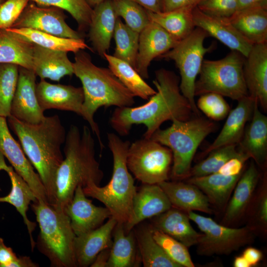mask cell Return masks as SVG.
Listing matches in <instances>:
<instances>
[{
  "label": "cell",
  "instance_id": "e0dca14e",
  "mask_svg": "<svg viewBox=\"0 0 267 267\" xmlns=\"http://www.w3.org/2000/svg\"><path fill=\"white\" fill-rule=\"evenodd\" d=\"M192 14L195 27L202 29L231 50L238 51L244 57L248 55L253 45L238 32L228 17L205 13L197 6Z\"/></svg>",
  "mask_w": 267,
  "mask_h": 267
},
{
  "label": "cell",
  "instance_id": "7dc6e473",
  "mask_svg": "<svg viewBox=\"0 0 267 267\" xmlns=\"http://www.w3.org/2000/svg\"><path fill=\"white\" fill-rule=\"evenodd\" d=\"M237 5L238 0H201L197 7L205 13L229 18L236 11Z\"/></svg>",
  "mask_w": 267,
  "mask_h": 267
},
{
  "label": "cell",
  "instance_id": "2e32d148",
  "mask_svg": "<svg viewBox=\"0 0 267 267\" xmlns=\"http://www.w3.org/2000/svg\"><path fill=\"white\" fill-rule=\"evenodd\" d=\"M179 42L158 24L150 21L139 33L136 70L144 79H148L151 61L173 48Z\"/></svg>",
  "mask_w": 267,
  "mask_h": 267
},
{
  "label": "cell",
  "instance_id": "d590c367",
  "mask_svg": "<svg viewBox=\"0 0 267 267\" xmlns=\"http://www.w3.org/2000/svg\"><path fill=\"white\" fill-rule=\"evenodd\" d=\"M104 58L108 63V68L135 97L148 100L156 92L128 63L107 53L104 54Z\"/></svg>",
  "mask_w": 267,
  "mask_h": 267
},
{
  "label": "cell",
  "instance_id": "bcb514c9",
  "mask_svg": "<svg viewBox=\"0 0 267 267\" xmlns=\"http://www.w3.org/2000/svg\"><path fill=\"white\" fill-rule=\"evenodd\" d=\"M29 0H4L0 4V29L11 28Z\"/></svg>",
  "mask_w": 267,
  "mask_h": 267
},
{
  "label": "cell",
  "instance_id": "f907efd6",
  "mask_svg": "<svg viewBox=\"0 0 267 267\" xmlns=\"http://www.w3.org/2000/svg\"><path fill=\"white\" fill-rule=\"evenodd\" d=\"M17 257L12 249L7 247L3 239L0 237V267H10Z\"/></svg>",
  "mask_w": 267,
  "mask_h": 267
},
{
  "label": "cell",
  "instance_id": "7c38bea8",
  "mask_svg": "<svg viewBox=\"0 0 267 267\" xmlns=\"http://www.w3.org/2000/svg\"><path fill=\"white\" fill-rule=\"evenodd\" d=\"M11 28H25L70 39H83L82 35L66 22L63 10L45 7L29 1Z\"/></svg>",
  "mask_w": 267,
  "mask_h": 267
},
{
  "label": "cell",
  "instance_id": "52a82bcc",
  "mask_svg": "<svg viewBox=\"0 0 267 267\" xmlns=\"http://www.w3.org/2000/svg\"><path fill=\"white\" fill-rule=\"evenodd\" d=\"M215 128L214 122L197 116L186 121L174 120L170 127L159 129L152 135L151 139L172 151L173 164L171 177L173 179L187 178L198 146Z\"/></svg>",
  "mask_w": 267,
  "mask_h": 267
},
{
  "label": "cell",
  "instance_id": "5b68a950",
  "mask_svg": "<svg viewBox=\"0 0 267 267\" xmlns=\"http://www.w3.org/2000/svg\"><path fill=\"white\" fill-rule=\"evenodd\" d=\"M108 147L113 156L111 179L104 186L90 183L83 187L85 195L102 203L118 222L126 223L132 212L133 202L136 192L134 179L127 164L131 142L123 140L116 134H107Z\"/></svg>",
  "mask_w": 267,
  "mask_h": 267
},
{
  "label": "cell",
  "instance_id": "9c48e42d",
  "mask_svg": "<svg viewBox=\"0 0 267 267\" xmlns=\"http://www.w3.org/2000/svg\"><path fill=\"white\" fill-rule=\"evenodd\" d=\"M209 36L204 30L196 27L189 36L159 57L175 62L180 76V91L188 101L196 116H200V111L194 100L195 84L204 55L212 49V46H204V40Z\"/></svg>",
  "mask_w": 267,
  "mask_h": 267
},
{
  "label": "cell",
  "instance_id": "4fadbf2b",
  "mask_svg": "<svg viewBox=\"0 0 267 267\" xmlns=\"http://www.w3.org/2000/svg\"><path fill=\"white\" fill-rule=\"evenodd\" d=\"M0 152L28 183L37 199L49 204L45 188L39 175L35 171L21 146L10 133L6 118L2 117H0Z\"/></svg>",
  "mask_w": 267,
  "mask_h": 267
},
{
  "label": "cell",
  "instance_id": "d6986e66",
  "mask_svg": "<svg viewBox=\"0 0 267 267\" xmlns=\"http://www.w3.org/2000/svg\"><path fill=\"white\" fill-rule=\"evenodd\" d=\"M248 94L267 111V43L254 44L243 65Z\"/></svg>",
  "mask_w": 267,
  "mask_h": 267
},
{
  "label": "cell",
  "instance_id": "816d5d0a",
  "mask_svg": "<svg viewBox=\"0 0 267 267\" xmlns=\"http://www.w3.org/2000/svg\"><path fill=\"white\" fill-rule=\"evenodd\" d=\"M242 255L246 260L251 267L257 266L263 258L262 251L253 247L246 248L243 251Z\"/></svg>",
  "mask_w": 267,
  "mask_h": 267
},
{
  "label": "cell",
  "instance_id": "ee69618b",
  "mask_svg": "<svg viewBox=\"0 0 267 267\" xmlns=\"http://www.w3.org/2000/svg\"><path fill=\"white\" fill-rule=\"evenodd\" d=\"M152 235L167 255L180 267H194L188 248L177 239L153 227Z\"/></svg>",
  "mask_w": 267,
  "mask_h": 267
},
{
  "label": "cell",
  "instance_id": "3957f363",
  "mask_svg": "<svg viewBox=\"0 0 267 267\" xmlns=\"http://www.w3.org/2000/svg\"><path fill=\"white\" fill-rule=\"evenodd\" d=\"M92 131L84 126L82 132L71 125L64 143L63 160L55 178V203L62 210L72 199L77 187L90 183L99 185L103 172L95 158V141Z\"/></svg>",
  "mask_w": 267,
  "mask_h": 267
},
{
  "label": "cell",
  "instance_id": "4316f807",
  "mask_svg": "<svg viewBox=\"0 0 267 267\" xmlns=\"http://www.w3.org/2000/svg\"><path fill=\"white\" fill-rule=\"evenodd\" d=\"M92 9L89 38L94 49L104 58L110 47L118 17L112 0H105Z\"/></svg>",
  "mask_w": 267,
  "mask_h": 267
},
{
  "label": "cell",
  "instance_id": "f35d334b",
  "mask_svg": "<svg viewBox=\"0 0 267 267\" xmlns=\"http://www.w3.org/2000/svg\"><path fill=\"white\" fill-rule=\"evenodd\" d=\"M264 174L262 183L256 189L245 216L248 224L256 234L267 233V178Z\"/></svg>",
  "mask_w": 267,
  "mask_h": 267
},
{
  "label": "cell",
  "instance_id": "30bf717a",
  "mask_svg": "<svg viewBox=\"0 0 267 267\" xmlns=\"http://www.w3.org/2000/svg\"><path fill=\"white\" fill-rule=\"evenodd\" d=\"M201 231L197 246L201 256L229 255L254 242L256 233L249 226L234 228L219 224L210 218L186 212Z\"/></svg>",
  "mask_w": 267,
  "mask_h": 267
},
{
  "label": "cell",
  "instance_id": "60d3db41",
  "mask_svg": "<svg viewBox=\"0 0 267 267\" xmlns=\"http://www.w3.org/2000/svg\"><path fill=\"white\" fill-rule=\"evenodd\" d=\"M4 0H2V1ZM41 6L55 7L68 12L77 22L81 31L88 30L93 9L86 0H29Z\"/></svg>",
  "mask_w": 267,
  "mask_h": 267
},
{
  "label": "cell",
  "instance_id": "5bb4252c",
  "mask_svg": "<svg viewBox=\"0 0 267 267\" xmlns=\"http://www.w3.org/2000/svg\"><path fill=\"white\" fill-rule=\"evenodd\" d=\"M36 75L32 70L19 67V75L13 96L11 115L29 124H38L45 118L36 94Z\"/></svg>",
  "mask_w": 267,
  "mask_h": 267
},
{
  "label": "cell",
  "instance_id": "ffe728a7",
  "mask_svg": "<svg viewBox=\"0 0 267 267\" xmlns=\"http://www.w3.org/2000/svg\"><path fill=\"white\" fill-rule=\"evenodd\" d=\"M172 207L167 195L158 184H143L134 197L131 216L124 224L126 232L132 230L144 220L155 217Z\"/></svg>",
  "mask_w": 267,
  "mask_h": 267
},
{
  "label": "cell",
  "instance_id": "277c9868",
  "mask_svg": "<svg viewBox=\"0 0 267 267\" xmlns=\"http://www.w3.org/2000/svg\"><path fill=\"white\" fill-rule=\"evenodd\" d=\"M73 63L74 74L81 81L84 94L81 116L89 123L102 150L104 145L94 120L95 113L101 107L132 106L135 96L109 68L96 66L83 50L75 53Z\"/></svg>",
  "mask_w": 267,
  "mask_h": 267
},
{
  "label": "cell",
  "instance_id": "ac0fdd59",
  "mask_svg": "<svg viewBox=\"0 0 267 267\" xmlns=\"http://www.w3.org/2000/svg\"><path fill=\"white\" fill-rule=\"evenodd\" d=\"M37 99L43 111L54 109L82 116L84 94L82 88L53 84L41 80L36 86Z\"/></svg>",
  "mask_w": 267,
  "mask_h": 267
},
{
  "label": "cell",
  "instance_id": "f1b7e54d",
  "mask_svg": "<svg viewBox=\"0 0 267 267\" xmlns=\"http://www.w3.org/2000/svg\"><path fill=\"white\" fill-rule=\"evenodd\" d=\"M151 226L177 239L189 248L196 245L201 233L191 226L187 214L172 207L155 217Z\"/></svg>",
  "mask_w": 267,
  "mask_h": 267
},
{
  "label": "cell",
  "instance_id": "9a60e30c",
  "mask_svg": "<svg viewBox=\"0 0 267 267\" xmlns=\"http://www.w3.org/2000/svg\"><path fill=\"white\" fill-rule=\"evenodd\" d=\"M85 195L83 187L76 189L71 200L65 206L64 211L70 220L72 228L76 236L93 230L111 217L105 207H98Z\"/></svg>",
  "mask_w": 267,
  "mask_h": 267
},
{
  "label": "cell",
  "instance_id": "cb8c5ba5",
  "mask_svg": "<svg viewBox=\"0 0 267 267\" xmlns=\"http://www.w3.org/2000/svg\"><path fill=\"white\" fill-rule=\"evenodd\" d=\"M258 102L249 95L238 101L236 107L229 111L221 131L213 142L203 153V155L222 146L238 144L241 139L247 121L252 118Z\"/></svg>",
  "mask_w": 267,
  "mask_h": 267
},
{
  "label": "cell",
  "instance_id": "681fc988",
  "mask_svg": "<svg viewBox=\"0 0 267 267\" xmlns=\"http://www.w3.org/2000/svg\"><path fill=\"white\" fill-rule=\"evenodd\" d=\"M201 0H160L161 10L169 11L178 8L197 6Z\"/></svg>",
  "mask_w": 267,
  "mask_h": 267
},
{
  "label": "cell",
  "instance_id": "74e56055",
  "mask_svg": "<svg viewBox=\"0 0 267 267\" xmlns=\"http://www.w3.org/2000/svg\"><path fill=\"white\" fill-rule=\"evenodd\" d=\"M139 36V33L131 29L118 17L113 34L116 47L112 55L135 69Z\"/></svg>",
  "mask_w": 267,
  "mask_h": 267
},
{
  "label": "cell",
  "instance_id": "b9f144b4",
  "mask_svg": "<svg viewBox=\"0 0 267 267\" xmlns=\"http://www.w3.org/2000/svg\"><path fill=\"white\" fill-rule=\"evenodd\" d=\"M19 67L12 64L0 63V117L11 115V106L19 75Z\"/></svg>",
  "mask_w": 267,
  "mask_h": 267
},
{
  "label": "cell",
  "instance_id": "f5cc1de1",
  "mask_svg": "<svg viewBox=\"0 0 267 267\" xmlns=\"http://www.w3.org/2000/svg\"><path fill=\"white\" fill-rule=\"evenodd\" d=\"M252 8H267V0H238L236 11Z\"/></svg>",
  "mask_w": 267,
  "mask_h": 267
},
{
  "label": "cell",
  "instance_id": "ab89813d",
  "mask_svg": "<svg viewBox=\"0 0 267 267\" xmlns=\"http://www.w3.org/2000/svg\"><path fill=\"white\" fill-rule=\"evenodd\" d=\"M237 145H225L211 151L206 158L191 168L187 178L217 173L226 162L234 157H246L249 159L238 150Z\"/></svg>",
  "mask_w": 267,
  "mask_h": 267
},
{
  "label": "cell",
  "instance_id": "ba28073f",
  "mask_svg": "<svg viewBox=\"0 0 267 267\" xmlns=\"http://www.w3.org/2000/svg\"><path fill=\"white\" fill-rule=\"evenodd\" d=\"M245 57L231 50L219 60L204 59L195 84V96L213 92L237 101L248 96L243 74Z\"/></svg>",
  "mask_w": 267,
  "mask_h": 267
},
{
  "label": "cell",
  "instance_id": "6da1fadb",
  "mask_svg": "<svg viewBox=\"0 0 267 267\" xmlns=\"http://www.w3.org/2000/svg\"><path fill=\"white\" fill-rule=\"evenodd\" d=\"M179 81L172 71L164 68L156 70L153 81L156 92L143 105L116 108L110 118L111 127L120 135L125 136L129 134L133 125L143 124L146 127L143 137L150 138L168 120L191 119L194 113L180 91Z\"/></svg>",
  "mask_w": 267,
  "mask_h": 267
},
{
  "label": "cell",
  "instance_id": "83f0119b",
  "mask_svg": "<svg viewBox=\"0 0 267 267\" xmlns=\"http://www.w3.org/2000/svg\"><path fill=\"white\" fill-rule=\"evenodd\" d=\"M41 80L59 81L65 76L74 74L73 63L63 51L51 50L33 44V68Z\"/></svg>",
  "mask_w": 267,
  "mask_h": 267
},
{
  "label": "cell",
  "instance_id": "603a6c76",
  "mask_svg": "<svg viewBox=\"0 0 267 267\" xmlns=\"http://www.w3.org/2000/svg\"><path fill=\"white\" fill-rule=\"evenodd\" d=\"M258 106L256 103L252 120L245 129L237 149L265 169L267 159V117L260 111Z\"/></svg>",
  "mask_w": 267,
  "mask_h": 267
},
{
  "label": "cell",
  "instance_id": "9f6ffc18",
  "mask_svg": "<svg viewBox=\"0 0 267 267\" xmlns=\"http://www.w3.org/2000/svg\"><path fill=\"white\" fill-rule=\"evenodd\" d=\"M39 265L29 257L19 256L10 265V267H37Z\"/></svg>",
  "mask_w": 267,
  "mask_h": 267
},
{
  "label": "cell",
  "instance_id": "1f68e13d",
  "mask_svg": "<svg viewBox=\"0 0 267 267\" xmlns=\"http://www.w3.org/2000/svg\"><path fill=\"white\" fill-rule=\"evenodd\" d=\"M113 241L110 249L107 267L138 266L141 262L135 234L126 233L124 224L117 222L113 232Z\"/></svg>",
  "mask_w": 267,
  "mask_h": 267
},
{
  "label": "cell",
  "instance_id": "836d02e7",
  "mask_svg": "<svg viewBox=\"0 0 267 267\" xmlns=\"http://www.w3.org/2000/svg\"><path fill=\"white\" fill-rule=\"evenodd\" d=\"M194 8L185 7L159 12L146 10L150 21L158 24L180 41L189 36L196 27L193 19Z\"/></svg>",
  "mask_w": 267,
  "mask_h": 267
},
{
  "label": "cell",
  "instance_id": "e575fe53",
  "mask_svg": "<svg viewBox=\"0 0 267 267\" xmlns=\"http://www.w3.org/2000/svg\"><path fill=\"white\" fill-rule=\"evenodd\" d=\"M6 30L34 44L51 50L76 53L80 50L90 48L83 39L61 38L25 28H10Z\"/></svg>",
  "mask_w": 267,
  "mask_h": 267
},
{
  "label": "cell",
  "instance_id": "f6af8a7d",
  "mask_svg": "<svg viewBox=\"0 0 267 267\" xmlns=\"http://www.w3.org/2000/svg\"><path fill=\"white\" fill-rule=\"evenodd\" d=\"M196 106L199 110L215 121L223 119L230 111L229 106L223 96L213 92L201 95Z\"/></svg>",
  "mask_w": 267,
  "mask_h": 267
},
{
  "label": "cell",
  "instance_id": "c3c4849f",
  "mask_svg": "<svg viewBox=\"0 0 267 267\" xmlns=\"http://www.w3.org/2000/svg\"><path fill=\"white\" fill-rule=\"evenodd\" d=\"M249 159L246 157H234L229 159L218 171L217 173L233 176L243 172L245 163Z\"/></svg>",
  "mask_w": 267,
  "mask_h": 267
},
{
  "label": "cell",
  "instance_id": "f546056e",
  "mask_svg": "<svg viewBox=\"0 0 267 267\" xmlns=\"http://www.w3.org/2000/svg\"><path fill=\"white\" fill-rule=\"evenodd\" d=\"M229 18L238 32L252 45L267 43V8L238 10Z\"/></svg>",
  "mask_w": 267,
  "mask_h": 267
},
{
  "label": "cell",
  "instance_id": "d4e9b609",
  "mask_svg": "<svg viewBox=\"0 0 267 267\" xmlns=\"http://www.w3.org/2000/svg\"><path fill=\"white\" fill-rule=\"evenodd\" d=\"M0 170H3L7 173L11 181V188L8 194L0 197V202L7 203L13 206L22 216L29 234L31 246L33 250L36 246V242L33 238L32 232L35 229L37 224L28 218L27 212L31 202L36 201L37 199L24 179L11 166L6 164L4 156L0 152Z\"/></svg>",
  "mask_w": 267,
  "mask_h": 267
},
{
  "label": "cell",
  "instance_id": "6f0895ef",
  "mask_svg": "<svg viewBox=\"0 0 267 267\" xmlns=\"http://www.w3.org/2000/svg\"><path fill=\"white\" fill-rule=\"evenodd\" d=\"M233 266L234 267H251L249 264L242 255L236 256L234 258Z\"/></svg>",
  "mask_w": 267,
  "mask_h": 267
},
{
  "label": "cell",
  "instance_id": "680465c9",
  "mask_svg": "<svg viewBox=\"0 0 267 267\" xmlns=\"http://www.w3.org/2000/svg\"><path fill=\"white\" fill-rule=\"evenodd\" d=\"M88 4L93 8L97 5L99 4L105 0H86Z\"/></svg>",
  "mask_w": 267,
  "mask_h": 267
},
{
  "label": "cell",
  "instance_id": "8d00e7d4",
  "mask_svg": "<svg viewBox=\"0 0 267 267\" xmlns=\"http://www.w3.org/2000/svg\"><path fill=\"white\" fill-rule=\"evenodd\" d=\"M141 262L144 267H180L172 260L154 239L151 225L135 233Z\"/></svg>",
  "mask_w": 267,
  "mask_h": 267
},
{
  "label": "cell",
  "instance_id": "8992f818",
  "mask_svg": "<svg viewBox=\"0 0 267 267\" xmlns=\"http://www.w3.org/2000/svg\"><path fill=\"white\" fill-rule=\"evenodd\" d=\"M40 228L36 242L39 251L53 267H77L74 243L76 235L64 210L37 200L31 204Z\"/></svg>",
  "mask_w": 267,
  "mask_h": 267
},
{
  "label": "cell",
  "instance_id": "7bdbcfd3",
  "mask_svg": "<svg viewBox=\"0 0 267 267\" xmlns=\"http://www.w3.org/2000/svg\"><path fill=\"white\" fill-rule=\"evenodd\" d=\"M115 14L129 28L140 33L150 22L147 10L131 0H112Z\"/></svg>",
  "mask_w": 267,
  "mask_h": 267
},
{
  "label": "cell",
  "instance_id": "44dd1931",
  "mask_svg": "<svg viewBox=\"0 0 267 267\" xmlns=\"http://www.w3.org/2000/svg\"><path fill=\"white\" fill-rule=\"evenodd\" d=\"M260 178V174L252 161L248 168L242 172L235 185L233 193L226 206L222 224H233L245 217Z\"/></svg>",
  "mask_w": 267,
  "mask_h": 267
},
{
  "label": "cell",
  "instance_id": "7a4b0ae2",
  "mask_svg": "<svg viewBox=\"0 0 267 267\" xmlns=\"http://www.w3.org/2000/svg\"><path fill=\"white\" fill-rule=\"evenodd\" d=\"M7 120L45 188L49 204L53 206L56 174L64 158L61 146L67 134L59 117L45 116L38 124L26 123L11 115Z\"/></svg>",
  "mask_w": 267,
  "mask_h": 267
},
{
  "label": "cell",
  "instance_id": "8fae6325",
  "mask_svg": "<svg viewBox=\"0 0 267 267\" xmlns=\"http://www.w3.org/2000/svg\"><path fill=\"white\" fill-rule=\"evenodd\" d=\"M173 162L171 150L151 139L131 143L127 156L129 171L143 184H158L168 180Z\"/></svg>",
  "mask_w": 267,
  "mask_h": 267
},
{
  "label": "cell",
  "instance_id": "91938a15",
  "mask_svg": "<svg viewBox=\"0 0 267 267\" xmlns=\"http://www.w3.org/2000/svg\"><path fill=\"white\" fill-rule=\"evenodd\" d=\"M2 2V0H0V4Z\"/></svg>",
  "mask_w": 267,
  "mask_h": 267
},
{
  "label": "cell",
  "instance_id": "4dcf8cb0",
  "mask_svg": "<svg viewBox=\"0 0 267 267\" xmlns=\"http://www.w3.org/2000/svg\"><path fill=\"white\" fill-rule=\"evenodd\" d=\"M242 174L227 176L215 173L190 177L187 178L186 182L198 187L207 196L211 204L222 209L226 207Z\"/></svg>",
  "mask_w": 267,
  "mask_h": 267
},
{
  "label": "cell",
  "instance_id": "7402d4cb",
  "mask_svg": "<svg viewBox=\"0 0 267 267\" xmlns=\"http://www.w3.org/2000/svg\"><path fill=\"white\" fill-rule=\"evenodd\" d=\"M117 222L111 217L98 227L76 236L74 249L77 267L90 266L101 251L111 248L113 232Z\"/></svg>",
  "mask_w": 267,
  "mask_h": 267
},
{
  "label": "cell",
  "instance_id": "d6a6232c",
  "mask_svg": "<svg viewBox=\"0 0 267 267\" xmlns=\"http://www.w3.org/2000/svg\"><path fill=\"white\" fill-rule=\"evenodd\" d=\"M33 51V44L6 29H0V63L32 70Z\"/></svg>",
  "mask_w": 267,
  "mask_h": 267
},
{
  "label": "cell",
  "instance_id": "11a10c76",
  "mask_svg": "<svg viewBox=\"0 0 267 267\" xmlns=\"http://www.w3.org/2000/svg\"><path fill=\"white\" fill-rule=\"evenodd\" d=\"M110 248H107L101 251L96 257L91 267H107L109 257Z\"/></svg>",
  "mask_w": 267,
  "mask_h": 267
},
{
  "label": "cell",
  "instance_id": "db71d44e",
  "mask_svg": "<svg viewBox=\"0 0 267 267\" xmlns=\"http://www.w3.org/2000/svg\"><path fill=\"white\" fill-rule=\"evenodd\" d=\"M142 7L145 9L154 12H161L160 0H131Z\"/></svg>",
  "mask_w": 267,
  "mask_h": 267
},
{
  "label": "cell",
  "instance_id": "484cf974",
  "mask_svg": "<svg viewBox=\"0 0 267 267\" xmlns=\"http://www.w3.org/2000/svg\"><path fill=\"white\" fill-rule=\"evenodd\" d=\"M168 197L172 206L186 213L199 211L212 214L214 211L207 196L196 185L179 180L158 184Z\"/></svg>",
  "mask_w": 267,
  "mask_h": 267
}]
</instances>
